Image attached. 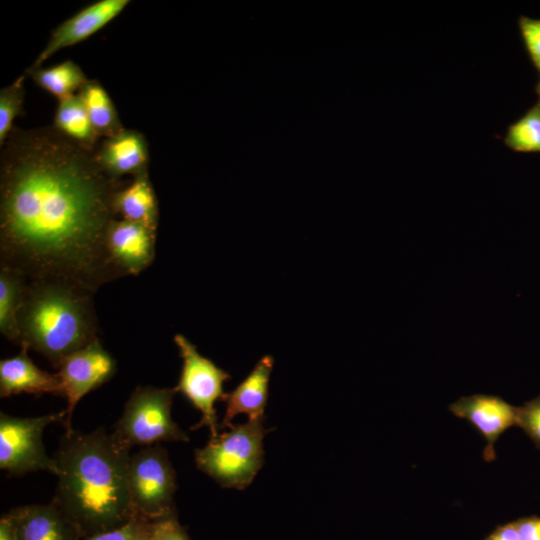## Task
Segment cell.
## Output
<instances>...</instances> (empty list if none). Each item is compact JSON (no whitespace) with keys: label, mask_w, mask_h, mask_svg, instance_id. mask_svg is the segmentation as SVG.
Segmentation results:
<instances>
[{"label":"cell","mask_w":540,"mask_h":540,"mask_svg":"<svg viewBox=\"0 0 540 540\" xmlns=\"http://www.w3.org/2000/svg\"><path fill=\"white\" fill-rule=\"evenodd\" d=\"M263 421L231 424L228 431L211 437L195 451L197 468L224 488L245 489L263 465V439L269 431Z\"/></svg>","instance_id":"277c9868"},{"label":"cell","mask_w":540,"mask_h":540,"mask_svg":"<svg viewBox=\"0 0 540 540\" xmlns=\"http://www.w3.org/2000/svg\"><path fill=\"white\" fill-rule=\"evenodd\" d=\"M175 490V471L160 443L130 454L128 491L136 518L154 522L174 515Z\"/></svg>","instance_id":"8992f818"},{"label":"cell","mask_w":540,"mask_h":540,"mask_svg":"<svg viewBox=\"0 0 540 540\" xmlns=\"http://www.w3.org/2000/svg\"><path fill=\"white\" fill-rule=\"evenodd\" d=\"M24 75L0 90V146L3 147L11 131L14 119L20 115L24 102Z\"/></svg>","instance_id":"603a6c76"},{"label":"cell","mask_w":540,"mask_h":540,"mask_svg":"<svg viewBox=\"0 0 540 540\" xmlns=\"http://www.w3.org/2000/svg\"><path fill=\"white\" fill-rule=\"evenodd\" d=\"M536 93H537L538 98H539V100H540V79H539V82H538V84H537V86H536Z\"/></svg>","instance_id":"4dcf8cb0"},{"label":"cell","mask_w":540,"mask_h":540,"mask_svg":"<svg viewBox=\"0 0 540 540\" xmlns=\"http://www.w3.org/2000/svg\"><path fill=\"white\" fill-rule=\"evenodd\" d=\"M519 28L531 61L540 72V19L521 16Z\"/></svg>","instance_id":"484cf974"},{"label":"cell","mask_w":540,"mask_h":540,"mask_svg":"<svg viewBox=\"0 0 540 540\" xmlns=\"http://www.w3.org/2000/svg\"><path fill=\"white\" fill-rule=\"evenodd\" d=\"M148 522L134 519L122 527L98 533L82 540H140Z\"/></svg>","instance_id":"4316f807"},{"label":"cell","mask_w":540,"mask_h":540,"mask_svg":"<svg viewBox=\"0 0 540 540\" xmlns=\"http://www.w3.org/2000/svg\"><path fill=\"white\" fill-rule=\"evenodd\" d=\"M156 237L144 225L117 218L107 231V251L125 276L138 275L154 261Z\"/></svg>","instance_id":"7c38bea8"},{"label":"cell","mask_w":540,"mask_h":540,"mask_svg":"<svg viewBox=\"0 0 540 540\" xmlns=\"http://www.w3.org/2000/svg\"><path fill=\"white\" fill-rule=\"evenodd\" d=\"M175 393L174 388L137 386L114 425L113 435L129 449L163 441H189L187 434L172 419Z\"/></svg>","instance_id":"5b68a950"},{"label":"cell","mask_w":540,"mask_h":540,"mask_svg":"<svg viewBox=\"0 0 540 540\" xmlns=\"http://www.w3.org/2000/svg\"><path fill=\"white\" fill-rule=\"evenodd\" d=\"M484 540H521L515 521L498 525Z\"/></svg>","instance_id":"f1b7e54d"},{"label":"cell","mask_w":540,"mask_h":540,"mask_svg":"<svg viewBox=\"0 0 540 540\" xmlns=\"http://www.w3.org/2000/svg\"><path fill=\"white\" fill-rule=\"evenodd\" d=\"M28 349L14 357L0 361V396L9 397L20 393L61 395V381L57 374L41 370L29 358Z\"/></svg>","instance_id":"2e32d148"},{"label":"cell","mask_w":540,"mask_h":540,"mask_svg":"<svg viewBox=\"0 0 540 540\" xmlns=\"http://www.w3.org/2000/svg\"><path fill=\"white\" fill-rule=\"evenodd\" d=\"M28 280L19 272L0 266V332L19 345L18 314Z\"/></svg>","instance_id":"ffe728a7"},{"label":"cell","mask_w":540,"mask_h":540,"mask_svg":"<svg viewBox=\"0 0 540 540\" xmlns=\"http://www.w3.org/2000/svg\"><path fill=\"white\" fill-rule=\"evenodd\" d=\"M52 126L81 148L95 152L99 135L94 130L78 94L58 101Z\"/></svg>","instance_id":"ac0fdd59"},{"label":"cell","mask_w":540,"mask_h":540,"mask_svg":"<svg viewBox=\"0 0 540 540\" xmlns=\"http://www.w3.org/2000/svg\"><path fill=\"white\" fill-rule=\"evenodd\" d=\"M521 540H540V517L527 516L515 520Z\"/></svg>","instance_id":"83f0119b"},{"label":"cell","mask_w":540,"mask_h":540,"mask_svg":"<svg viewBox=\"0 0 540 540\" xmlns=\"http://www.w3.org/2000/svg\"><path fill=\"white\" fill-rule=\"evenodd\" d=\"M130 4V0H99L59 24L31 68L42 64L61 49L78 44L101 30Z\"/></svg>","instance_id":"8fae6325"},{"label":"cell","mask_w":540,"mask_h":540,"mask_svg":"<svg viewBox=\"0 0 540 540\" xmlns=\"http://www.w3.org/2000/svg\"><path fill=\"white\" fill-rule=\"evenodd\" d=\"M78 95L100 138L111 137L124 129L111 97L99 81L88 79Z\"/></svg>","instance_id":"d6986e66"},{"label":"cell","mask_w":540,"mask_h":540,"mask_svg":"<svg viewBox=\"0 0 540 540\" xmlns=\"http://www.w3.org/2000/svg\"><path fill=\"white\" fill-rule=\"evenodd\" d=\"M127 183L52 125L14 127L1 147L0 266L92 294L125 276L106 235L117 219L115 194Z\"/></svg>","instance_id":"6da1fadb"},{"label":"cell","mask_w":540,"mask_h":540,"mask_svg":"<svg viewBox=\"0 0 540 540\" xmlns=\"http://www.w3.org/2000/svg\"><path fill=\"white\" fill-rule=\"evenodd\" d=\"M448 409L456 417L468 420L484 437L483 459H496L494 444L508 428L517 425V407L495 395L473 394L459 398Z\"/></svg>","instance_id":"30bf717a"},{"label":"cell","mask_w":540,"mask_h":540,"mask_svg":"<svg viewBox=\"0 0 540 540\" xmlns=\"http://www.w3.org/2000/svg\"><path fill=\"white\" fill-rule=\"evenodd\" d=\"M62 396L67 400L65 431L72 430L71 418L80 399L108 382L116 373L113 356L96 339L66 356L58 367Z\"/></svg>","instance_id":"9c48e42d"},{"label":"cell","mask_w":540,"mask_h":540,"mask_svg":"<svg viewBox=\"0 0 540 540\" xmlns=\"http://www.w3.org/2000/svg\"><path fill=\"white\" fill-rule=\"evenodd\" d=\"M148 524V523H147ZM146 531H147V525H146V529L142 535V537L140 538V540H146Z\"/></svg>","instance_id":"1f68e13d"},{"label":"cell","mask_w":540,"mask_h":540,"mask_svg":"<svg viewBox=\"0 0 540 540\" xmlns=\"http://www.w3.org/2000/svg\"><path fill=\"white\" fill-rule=\"evenodd\" d=\"M27 74L35 84L55 96L58 101L78 94L88 81L81 67L72 60L43 68H29Z\"/></svg>","instance_id":"44dd1931"},{"label":"cell","mask_w":540,"mask_h":540,"mask_svg":"<svg viewBox=\"0 0 540 540\" xmlns=\"http://www.w3.org/2000/svg\"><path fill=\"white\" fill-rule=\"evenodd\" d=\"M114 210L121 219L144 225L157 232L159 206L149 172L134 177L117 191Z\"/></svg>","instance_id":"e0dca14e"},{"label":"cell","mask_w":540,"mask_h":540,"mask_svg":"<svg viewBox=\"0 0 540 540\" xmlns=\"http://www.w3.org/2000/svg\"><path fill=\"white\" fill-rule=\"evenodd\" d=\"M504 143L515 152H540V100L508 127Z\"/></svg>","instance_id":"7402d4cb"},{"label":"cell","mask_w":540,"mask_h":540,"mask_svg":"<svg viewBox=\"0 0 540 540\" xmlns=\"http://www.w3.org/2000/svg\"><path fill=\"white\" fill-rule=\"evenodd\" d=\"M66 411L38 417L19 418L0 413V468L12 476L47 471L56 475L53 457L42 442L44 429L53 422H64Z\"/></svg>","instance_id":"52a82bcc"},{"label":"cell","mask_w":540,"mask_h":540,"mask_svg":"<svg viewBox=\"0 0 540 540\" xmlns=\"http://www.w3.org/2000/svg\"><path fill=\"white\" fill-rule=\"evenodd\" d=\"M146 540H190V538L174 514L154 522H148Z\"/></svg>","instance_id":"d4e9b609"},{"label":"cell","mask_w":540,"mask_h":540,"mask_svg":"<svg viewBox=\"0 0 540 540\" xmlns=\"http://www.w3.org/2000/svg\"><path fill=\"white\" fill-rule=\"evenodd\" d=\"M540 449V395L517 407V425Z\"/></svg>","instance_id":"cb8c5ba5"},{"label":"cell","mask_w":540,"mask_h":540,"mask_svg":"<svg viewBox=\"0 0 540 540\" xmlns=\"http://www.w3.org/2000/svg\"><path fill=\"white\" fill-rule=\"evenodd\" d=\"M16 540H82L73 524L51 501L11 509Z\"/></svg>","instance_id":"5bb4252c"},{"label":"cell","mask_w":540,"mask_h":540,"mask_svg":"<svg viewBox=\"0 0 540 540\" xmlns=\"http://www.w3.org/2000/svg\"><path fill=\"white\" fill-rule=\"evenodd\" d=\"M0 540H16L14 528L7 513L0 519Z\"/></svg>","instance_id":"f546056e"},{"label":"cell","mask_w":540,"mask_h":540,"mask_svg":"<svg viewBox=\"0 0 540 540\" xmlns=\"http://www.w3.org/2000/svg\"><path fill=\"white\" fill-rule=\"evenodd\" d=\"M94 157L109 177L122 180L148 172L149 145L145 136L137 130L124 128L119 133L105 138L96 148Z\"/></svg>","instance_id":"4fadbf2b"},{"label":"cell","mask_w":540,"mask_h":540,"mask_svg":"<svg viewBox=\"0 0 540 540\" xmlns=\"http://www.w3.org/2000/svg\"><path fill=\"white\" fill-rule=\"evenodd\" d=\"M129 448L113 433L65 431L52 456L58 482L52 502L82 539L136 519L128 491Z\"/></svg>","instance_id":"7a4b0ae2"},{"label":"cell","mask_w":540,"mask_h":540,"mask_svg":"<svg viewBox=\"0 0 540 540\" xmlns=\"http://www.w3.org/2000/svg\"><path fill=\"white\" fill-rule=\"evenodd\" d=\"M92 293L59 281H28L18 314L19 346L58 368L74 351L98 339Z\"/></svg>","instance_id":"3957f363"},{"label":"cell","mask_w":540,"mask_h":540,"mask_svg":"<svg viewBox=\"0 0 540 540\" xmlns=\"http://www.w3.org/2000/svg\"><path fill=\"white\" fill-rule=\"evenodd\" d=\"M174 342L183 361L174 390L183 394L202 415L200 421L191 429L207 426L211 437H216L220 425L215 402L223 400L226 394L223 384L231 378L230 374L202 356L196 346L182 334H176Z\"/></svg>","instance_id":"ba28073f"},{"label":"cell","mask_w":540,"mask_h":540,"mask_svg":"<svg viewBox=\"0 0 540 540\" xmlns=\"http://www.w3.org/2000/svg\"><path fill=\"white\" fill-rule=\"evenodd\" d=\"M274 359L271 355L263 356L249 375L223 400L226 408L220 428H228L239 414H247L249 419L264 418L268 400V386Z\"/></svg>","instance_id":"9a60e30c"}]
</instances>
